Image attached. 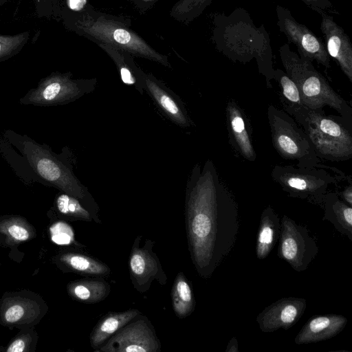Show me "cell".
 Instances as JSON below:
<instances>
[{
	"mask_svg": "<svg viewBox=\"0 0 352 352\" xmlns=\"http://www.w3.org/2000/svg\"><path fill=\"white\" fill-rule=\"evenodd\" d=\"M159 0H131L135 10L142 14L151 10Z\"/></svg>",
	"mask_w": 352,
	"mask_h": 352,
	"instance_id": "obj_36",
	"label": "cell"
},
{
	"mask_svg": "<svg viewBox=\"0 0 352 352\" xmlns=\"http://www.w3.org/2000/svg\"><path fill=\"white\" fill-rule=\"evenodd\" d=\"M287 113L309 136L320 159L344 162L352 157V124L342 117L305 105Z\"/></svg>",
	"mask_w": 352,
	"mask_h": 352,
	"instance_id": "obj_5",
	"label": "cell"
},
{
	"mask_svg": "<svg viewBox=\"0 0 352 352\" xmlns=\"http://www.w3.org/2000/svg\"><path fill=\"white\" fill-rule=\"evenodd\" d=\"M213 25L212 38L217 50L233 62L245 64L254 58L267 87L272 88V52L263 25L257 28L245 10L237 8L229 15L214 14Z\"/></svg>",
	"mask_w": 352,
	"mask_h": 352,
	"instance_id": "obj_3",
	"label": "cell"
},
{
	"mask_svg": "<svg viewBox=\"0 0 352 352\" xmlns=\"http://www.w3.org/2000/svg\"><path fill=\"white\" fill-rule=\"evenodd\" d=\"M172 307L175 314L183 319L195 310V300L191 286L182 272L177 273L171 289Z\"/></svg>",
	"mask_w": 352,
	"mask_h": 352,
	"instance_id": "obj_27",
	"label": "cell"
},
{
	"mask_svg": "<svg viewBox=\"0 0 352 352\" xmlns=\"http://www.w3.org/2000/svg\"><path fill=\"white\" fill-rule=\"evenodd\" d=\"M47 310L45 301L35 292L28 290L7 292L0 300V324L19 329L33 327Z\"/></svg>",
	"mask_w": 352,
	"mask_h": 352,
	"instance_id": "obj_10",
	"label": "cell"
},
{
	"mask_svg": "<svg viewBox=\"0 0 352 352\" xmlns=\"http://www.w3.org/2000/svg\"><path fill=\"white\" fill-rule=\"evenodd\" d=\"M144 91L170 121L183 128L191 126V121L183 102L152 74H146Z\"/></svg>",
	"mask_w": 352,
	"mask_h": 352,
	"instance_id": "obj_17",
	"label": "cell"
},
{
	"mask_svg": "<svg viewBox=\"0 0 352 352\" xmlns=\"http://www.w3.org/2000/svg\"><path fill=\"white\" fill-rule=\"evenodd\" d=\"M212 0H177L172 6L169 15L174 20L188 25L198 18Z\"/></svg>",
	"mask_w": 352,
	"mask_h": 352,
	"instance_id": "obj_29",
	"label": "cell"
},
{
	"mask_svg": "<svg viewBox=\"0 0 352 352\" xmlns=\"http://www.w3.org/2000/svg\"><path fill=\"white\" fill-rule=\"evenodd\" d=\"M184 214L192 263L198 274L208 278L230 252L239 229L237 203L210 159L190 173Z\"/></svg>",
	"mask_w": 352,
	"mask_h": 352,
	"instance_id": "obj_1",
	"label": "cell"
},
{
	"mask_svg": "<svg viewBox=\"0 0 352 352\" xmlns=\"http://www.w3.org/2000/svg\"><path fill=\"white\" fill-rule=\"evenodd\" d=\"M60 21L68 30L98 44H107L126 51L134 56L156 62L171 68L168 56L153 48L131 29V20L96 10L87 3L80 10L62 5Z\"/></svg>",
	"mask_w": 352,
	"mask_h": 352,
	"instance_id": "obj_2",
	"label": "cell"
},
{
	"mask_svg": "<svg viewBox=\"0 0 352 352\" xmlns=\"http://www.w3.org/2000/svg\"><path fill=\"white\" fill-rule=\"evenodd\" d=\"M55 212L61 219L72 221H94L101 223L98 214L93 212L88 206L78 199L63 192L57 194L54 199Z\"/></svg>",
	"mask_w": 352,
	"mask_h": 352,
	"instance_id": "obj_26",
	"label": "cell"
},
{
	"mask_svg": "<svg viewBox=\"0 0 352 352\" xmlns=\"http://www.w3.org/2000/svg\"><path fill=\"white\" fill-rule=\"evenodd\" d=\"M267 113L273 146L282 158L296 162L298 167L321 164L309 136L290 115L272 104Z\"/></svg>",
	"mask_w": 352,
	"mask_h": 352,
	"instance_id": "obj_8",
	"label": "cell"
},
{
	"mask_svg": "<svg viewBox=\"0 0 352 352\" xmlns=\"http://www.w3.org/2000/svg\"><path fill=\"white\" fill-rule=\"evenodd\" d=\"M12 133V135L7 134L8 138L16 144L33 173L44 184L78 199L98 214V207L94 199L75 175L70 162L54 153L47 145Z\"/></svg>",
	"mask_w": 352,
	"mask_h": 352,
	"instance_id": "obj_4",
	"label": "cell"
},
{
	"mask_svg": "<svg viewBox=\"0 0 352 352\" xmlns=\"http://www.w3.org/2000/svg\"><path fill=\"white\" fill-rule=\"evenodd\" d=\"M305 309L304 298H283L264 309L256 321L263 332H272L278 329L287 330L298 321Z\"/></svg>",
	"mask_w": 352,
	"mask_h": 352,
	"instance_id": "obj_15",
	"label": "cell"
},
{
	"mask_svg": "<svg viewBox=\"0 0 352 352\" xmlns=\"http://www.w3.org/2000/svg\"><path fill=\"white\" fill-rule=\"evenodd\" d=\"M341 196L344 201L346 202L350 206H352V184L351 182L341 192Z\"/></svg>",
	"mask_w": 352,
	"mask_h": 352,
	"instance_id": "obj_37",
	"label": "cell"
},
{
	"mask_svg": "<svg viewBox=\"0 0 352 352\" xmlns=\"http://www.w3.org/2000/svg\"><path fill=\"white\" fill-rule=\"evenodd\" d=\"M347 318L338 314L316 316L310 318L295 338L298 344L330 339L345 327Z\"/></svg>",
	"mask_w": 352,
	"mask_h": 352,
	"instance_id": "obj_19",
	"label": "cell"
},
{
	"mask_svg": "<svg viewBox=\"0 0 352 352\" xmlns=\"http://www.w3.org/2000/svg\"><path fill=\"white\" fill-rule=\"evenodd\" d=\"M320 30L329 56L338 63L341 70L352 82V45L343 28L333 20L331 14L321 13Z\"/></svg>",
	"mask_w": 352,
	"mask_h": 352,
	"instance_id": "obj_16",
	"label": "cell"
},
{
	"mask_svg": "<svg viewBox=\"0 0 352 352\" xmlns=\"http://www.w3.org/2000/svg\"><path fill=\"white\" fill-rule=\"evenodd\" d=\"M280 230L278 215L269 206L262 212L256 243V256L265 258L272 251Z\"/></svg>",
	"mask_w": 352,
	"mask_h": 352,
	"instance_id": "obj_25",
	"label": "cell"
},
{
	"mask_svg": "<svg viewBox=\"0 0 352 352\" xmlns=\"http://www.w3.org/2000/svg\"><path fill=\"white\" fill-rule=\"evenodd\" d=\"M36 236L34 226L19 215L0 217V243L8 247L16 246Z\"/></svg>",
	"mask_w": 352,
	"mask_h": 352,
	"instance_id": "obj_23",
	"label": "cell"
},
{
	"mask_svg": "<svg viewBox=\"0 0 352 352\" xmlns=\"http://www.w3.org/2000/svg\"><path fill=\"white\" fill-rule=\"evenodd\" d=\"M226 115L232 146L245 160L254 162L256 155L242 109L231 100L227 102Z\"/></svg>",
	"mask_w": 352,
	"mask_h": 352,
	"instance_id": "obj_18",
	"label": "cell"
},
{
	"mask_svg": "<svg viewBox=\"0 0 352 352\" xmlns=\"http://www.w3.org/2000/svg\"><path fill=\"white\" fill-rule=\"evenodd\" d=\"M324 207L325 219L336 223L345 231L351 239L352 236V208L340 200L337 193L329 192L322 203Z\"/></svg>",
	"mask_w": 352,
	"mask_h": 352,
	"instance_id": "obj_28",
	"label": "cell"
},
{
	"mask_svg": "<svg viewBox=\"0 0 352 352\" xmlns=\"http://www.w3.org/2000/svg\"><path fill=\"white\" fill-rule=\"evenodd\" d=\"M29 31L15 34H0V63L19 53L30 39Z\"/></svg>",
	"mask_w": 352,
	"mask_h": 352,
	"instance_id": "obj_31",
	"label": "cell"
},
{
	"mask_svg": "<svg viewBox=\"0 0 352 352\" xmlns=\"http://www.w3.org/2000/svg\"><path fill=\"white\" fill-rule=\"evenodd\" d=\"M161 343L145 316L127 323L94 352H160Z\"/></svg>",
	"mask_w": 352,
	"mask_h": 352,
	"instance_id": "obj_13",
	"label": "cell"
},
{
	"mask_svg": "<svg viewBox=\"0 0 352 352\" xmlns=\"http://www.w3.org/2000/svg\"><path fill=\"white\" fill-rule=\"evenodd\" d=\"M33 2L38 18L60 21L63 0H33Z\"/></svg>",
	"mask_w": 352,
	"mask_h": 352,
	"instance_id": "obj_33",
	"label": "cell"
},
{
	"mask_svg": "<svg viewBox=\"0 0 352 352\" xmlns=\"http://www.w3.org/2000/svg\"><path fill=\"white\" fill-rule=\"evenodd\" d=\"M271 177L290 197L320 204L331 188L351 179L338 168L323 164L313 167L276 165Z\"/></svg>",
	"mask_w": 352,
	"mask_h": 352,
	"instance_id": "obj_7",
	"label": "cell"
},
{
	"mask_svg": "<svg viewBox=\"0 0 352 352\" xmlns=\"http://www.w3.org/2000/svg\"><path fill=\"white\" fill-rule=\"evenodd\" d=\"M276 11L279 30L287 36L289 42L296 46L300 58L310 62L315 60L329 69L330 56L322 41L307 26L297 21L287 8L278 5Z\"/></svg>",
	"mask_w": 352,
	"mask_h": 352,
	"instance_id": "obj_12",
	"label": "cell"
},
{
	"mask_svg": "<svg viewBox=\"0 0 352 352\" xmlns=\"http://www.w3.org/2000/svg\"><path fill=\"white\" fill-rule=\"evenodd\" d=\"M54 263L62 271L83 276H107L111 269L104 263L76 251H62L54 258Z\"/></svg>",
	"mask_w": 352,
	"mask_h": 352,
	"instance_id": "obj_20",
	"label": "cell"
},
{
	"mask_svg": "<svg viewBox=\"0 0 352 352\" xmlns=\"http://www.w3.org/2000/svg\"><path fill=\"white\" fill-rule=\"evenodd\" d=\"M279 257L297 272L305 270L318 252V248L308 230L286 215L280 221Z\"/></svg>",
	"mask_w": 352,
	"mask_h": 352,
	"instance_id": "obj_11",
	"label": "cell"
},
{
	"mask_svg": "<svg viewBox=\"0 0 352 352\" xmlns=\"http://www.w3.org/2000/svg\"><path fill=\"white\" fill-rule=\"evenodd\" d=\"M97 82L96 78L74 79L71 72H52L28 91L19 102L36 107L66 104L93 92Z\"/></svg>",
	"mask_w": 352,
	"mask_h": 352,
	"instance_id": "obj_9",
	"label": "cell"
},
{
	"mask_svg": "<svg viewBox=\"0 0 352 352\" xmlns=\"http://www.w3.org/2000/svg\"><path fill=\"white\" fill-rule=\"evenodd\" d=\"M115 63L122 82L133 87L143 94L145 87L146 74L134 60V56L126 51L107 44L98 45Z\"/></svg>",
	"mask_w": 352,
	"mask_h": 352,
	"instance_id": "obj_21",
	"label": "cell"
},
{
	"mask_svg": "<svg viewBox=\"0 0 352 352\" xmlns=\"http://www.w3.org/2000/svg\"><path fill=\"white\" fill-rule=\"evenodd\" d=\"M52 241L56 244L68 245L75 242L72 227L63 221L54 222L50 228Z\"/></svg>",
	"mask_w": 352,
	"mask_h": 352,
	"instance_id": "obj_34",
	"label": "cell"
},
{
	"mask_svg": "<svg viewBox=\"0 0 352 352\" xmlns=\"http://www.w3.org/2000/svg\"><path fill=\"white\" fill-rule=\"evenodd\" d=\"M307 7L312 10L321 14L323 12L328 14H339V12L333 8V6L330 0H300Z\"/></svg>",
	"mask_w": 352,
	"mask_h": 352,
	"instance_id": "obj_35",
	"label": "cell"
},
{
	"mask_svg": "<svg viewBox=\"0 0 352 352\" xmlns=\"http://www.w3.org/2000/svg\"><path fill=\"white\" fill-rule=\"evenodd\" d=\"M274 80L280 87V101L285 111L303 106L296 83L280 69H274Z\"/></svg>",
	"mask_w": 352,
	"mask_h": 352,
	"instance_id": "obj_30",
	"label": "cell"
},
{
	"mask_svg": "<svg viewBox=\"0 0 352 352\" xmlns=\"http://www.w3.org/2000/svg\"><path fill=\"white\" fill-rule=\"evenodd\" d=\"M142 236H138L132 245L129 258V276L133 287L140 293L146 292L153 280L164 285L168 277L153 252L155 241L146 239L141 245Z\"/></svg>",
	"mask_w": 352,
	"mask_h": 352,
	"instance_id": "obj_14",
	"label": "cell"
},
{
	"mask_svg": "<svg viewBox=\"0 0 352 352\" xmlns=\"http://www.w3.org/2000/svg\"><path fill=\"white\" fill-rule=\"evenodd\" d=\"M8 0H0V7L2 6L4 3H6Z\"/></svg>",
	"mask_w": 352,
	"mask_h": 352,
	"instance_id": "obj_38",
	"label": "cell"
},
{
	"mask_svg": "<svg viewBox=\"0 0 352 352\" xmlns=\"http://www.w3.org/2000/svg\"><path fill=\"white\" fill-rule=\"evenodd\" d=\"M136 309L120 312H108L94 326L89 336L90 345L94 350L100 348L118 330L140 315Z\"/></svg>",
	"mask_w": 352,
	"mask_h": 352,
	"instance_id": "obj_22",
	"label": "cell"
},
{
	"mask_svg": "<svg viewBox=\"0 0 352 352\" xmlns=\"http://www.w3.org/2000/svg\"><path fill=\"white\" fill-rule=\"evenodd\" d=\"M109 284L102 278H83L69 282L67 292L71 298L85 304L104 300L109 294Z\"/></svg>",
	"mask_w": 352,
	"mask_h": 352,
	"instance_id": "obj_24",
	"label": "cell"
},
{
	"mask_svg": "<svg viewBox=\"0 0 352 352\" xmlns=\"http://www.w3.org/2000/svg\"><path fill=\"white\" fill-rule=\"evenodd\" d=\"M38 336L33 327L20 329L10 340L6 349L7 352H33L38 342Z\"/></svg>",
	"mask_w": 352,
	"mask_h": 352,
	"instance_id": "obj_32",
	"label": "cell"
},
{
	"mask_svg": "<svg viewBox=\"0 0 352 352\" xmlns=\"http://www.w3.org/2000/svg\"><path fill=\"white\" fill-rule=\"evenodd\" d=\"M278 51L285 73L296 83L305 106L316 111H323L329 106L352 124L351 106L331 87L312 62L300 58L288 43Z\"/></svg>",
	"mask_w": 352,
	"mask_h": 352,
	"instance_id": "obj_6",
	"label": "cell"
}]
</instances>
